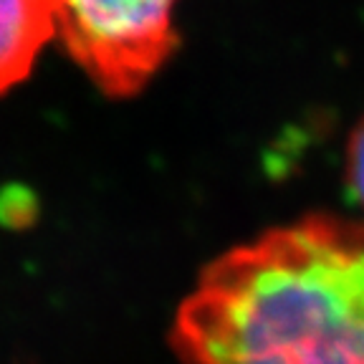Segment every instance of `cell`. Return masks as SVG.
Listing matches in <instances>:
<instances>
[{"mask_svg": "<svg viewBox=\"0 0 364 364\" xmlns=\"http://www.w3.org/2000/svg\"><path fill=\"white\" fill-rule=\"evenodd\" d=\"M170 347L182 364H364V220L314 213L220 253Z\"/></svg>", "mask_w": 364, "mask_h": 364, "instance_id": "obj_1", "label": "cell"}, {"mask_svg": "<svg viewBox=\"0 0 364 364\" xmlns=\"http://www.w3.org/2000/svg\"><path fill=\"white\" fill-rule=\"evenodd\" d=\"M177 0H51L53 36L109 97L142 91L172 56Z\"/></svg>", "mask_w": 364, "mask_h": 364, "instance_id": "obj_2", "label": "cell"}, {"mask_svg": "<svg viewBox=\"0 0 364 364\" xmlns=\"http://www.w3.org/2000/svg\"><path fill=\"white\" fill-rule=\"evenodd\" d=\"M51 38V0H0V94L28 76Z\"/></svg>", "mask_w": 364, "mask_h": 364, "instance_id": "obj_3", "label": "cell"}, {"mask_svg": "<svg viewBox=\"0 0 364 364\" xmlns=\"http://www.w3.org/2000/svg\"><path fill=\"white\" fill-rule=\"evenodd\" d=\"M344 180L354 200L364 208V117L349 132L347 149H344Z\"/></svg>", "mask_w": 364, "mask_h": 364, "instance_id": "obj_4", "label": "cell"}]
</instances>
